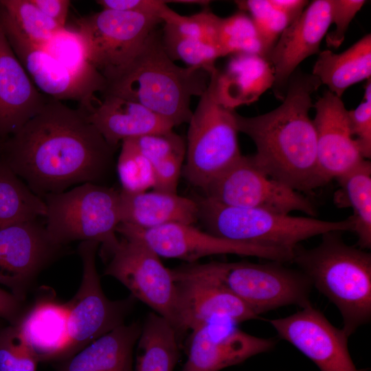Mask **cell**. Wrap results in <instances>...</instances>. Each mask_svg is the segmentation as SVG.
I'll return each mask as SVG.
<instances>
[{"label":"cell","mask_w":371,"mask_h":371,"mask_svg":"<svg viewBox=\"0 0 371 371\" xmlns=\"http://www.w3.org/2000/svg\"><path fill=\"white\" fill-rule=\"evenodd\" d=\"M117 149L79 108L50 98L36 115L2 141L0 159L43 199L82 183L103 184Z\"/></svg>","instance_id":"1"},{"label":"cell","mask_w":371,"mask_h":371,"mask_svg":"<svg viewBox=\"0 0 371 371\" xmlns=\"http://www.w3.org/2000/svg\"><path fill=\"white\" fill-rule=\"evenodd\" d=\"M321 85L314 75L295 71L279 106L254 117L235 113L238 132L256 146L251 155L256 164L300 192L326 185L317 166L316 132L309 116L313 107L311 95Z\"/></svg>","instance_id":"2"},{"label":"cell","mask_w":371,"mask_h":371,"mask_svg":"<svg viewBox=\"0 0 371 371\" xmlns=\"http://www.w3.org/2000/svg\"><path fill=\"white\" fill-rule=\"evenodd\" d=\"M105 80L101 94L137 102L176 126L189 123L191 98L203 95L210 74L176 65L164 49L161 31L156 29L133 59Z\"/></svg>","instance_id":"3"},{"label":"cell","mask_w":371,"mask_h":371,"mask_svg":"<svg viewBox=\"0 0 371 371\" xmlns=\"http://www.w3.org/2000/svg\"><path fill=\"white\" fill-rule=\"evenodd\" d=\"M295 263L312 286L338 308L348 337L371 319V254L347 245L341 232L322 235L319 245L293 249Z\"/></svg>","instance_id":"4"},{"label":"cell","mask_w":371,"mask_h":371,"mask_svg":"<svg viewBox=\"0 0 371 371\" xmlns=\"http://www.w3.org/2000/svg\"><path fill=\"white\" fill-rule=\"evenodd\" d=\"M170 271L173 278H207L218 282L258 317L283 306L303 308L311 303L313 286L309 279L298 269L287 267L279 261L194 262Z\"/></svg>","instance_id":"5"},{"label":"cell","mask_w":371,"mask_h":371,"mask_svg":"<svg viewBox=\"0 0 371 371\" xmlns=\"http://www.w3.org/2000/svg\"><path fill=\"white\" fill-rule=\"evenodd\" d=\"M43 200L46 207L45 229L55 245L63 247L74 241H96L104 260H108L117 247L120 190L104 184L86 183Z\"/></svg>","instance_id":"6"},{"label":"cell","mask_w":371,"mask_h":371,"mask_svg":"<svg viewBox=\"0 0 371 371\" xmlns=\"http://www.w3.org/2000/svg\"><path fill=\"white\" fill-rule=\"evenodd\" d=\"M206 232L232 241L293 251L300 242L328 232L353 230L350 216L338 221L295 216L255 208L223 205L205 196L196 200Z\"/></svg>","instance_id":"7"},{"label":"cell","mask_w":371,"mask_h":371,"mask_svg":"<svg viewBox=\"0 0 371 371\" xmlns=\"http://www.w3.org/2000/svg\"><path fill=\"white\" fill-rule=\"evenodd\" d=\"M216 68L188 123L183 174L204 191L242 156L236 111L224 106L216 93Z\"/></svg>","instance_id":"8"},{"label":"cell","mask_w":371,"mask_h":371,"mask_svg":"<svg viewBox=\"0 0 371 371\" xmlns=\"http://www.w3.org/2000/svg\"><path fill=\"white\" fill-rule=\"evenodd\" d=\"M162 20L155 16L102 10L78 19L87 58L104 78L128 64Z\"/></svg>","instance_id":"9"},{"label":"cell","mask_w":371,"mask_h":371,"mask_svg":"<svg viewBox=\"0 0 371 371\" xmlns=\"http://www.w3.org/2000/svg\"><path fill=\"white\" fill-rule=\"evenodd\" d=\"M99 243L80 242L82 277L74 297L67 302L68 337L61 359H68L102 335L124 324L133 297L113 301L104 293L96 267Z\"/></svg>","instance_id":"10"},{"label":"cell","mask_w":371,"mask_h":371,"mask_svg":"<svg viewBox=\"0 0 371 371\" xmlns=\"http://www.w3.org/2000/svg\"><path fill=\"white\" fill-rule=\"evenodd\" d=\"M203 192L204 196L223 205L283 214L299 211L311 217L317 215L315 205L307 197L269 176L251 156L242 155Z\"/></svg>","instance_id":"11"},{"label":"cell","mask_w":371,"mask_h":371,"mask_svg":"<svg viewBox=\"0 0 371 371\" xmlns=\"http://www.w3.org/2000/svg\"><path fill=\"white\" fill-rule=\"evenodd\" d=\"M108 260L104 275L121 282L177 331L175 282L160 257L141 240L121 236Z\"/></svg>","instance_id":"12"},{"label":"cell","mask_w":371,"mask_h":371,"mask_svg":"<svg viewBox=\"0 0 371 371\" xmlns=\"http://www.w3.org/2000/svg\"><path fill=\"white\" fill-rule=\"evenodd\" d=\"M117 233L146 243L159 257L194 263L199 259L218 254L254 256L281 262H291L293 251L239 243L204 232L192 225L170 223L142 229L120 223Z\"/></svg>","instance_id":"13"},{"label":"cell","mask_w":371,"mask_h":371,"mask_svg":"<svg viewBox=\"0 0 371 371\" xmlns=\"http://www.w3.org/2000/svg\"><path fill=\"white\" fill-rule=\"evenodd\" d=\"M278 337L311 359L319 371H359L349 352L348 336L313 304L269 320Z\"/></svg>","instance_id":"14"},{"label":"cell","mask_w":371,"mask_h":371,"mask_svg":"<svg viewBox=\"0 0 371 371\" xmlns=\"http://www.w3.org/2000/svg\"><path fill=\"white\" fill-rule=\"evenodd\" d=\"M40 219L0 229V284L19 300L31 280L63 248L51 242Z\"/></svg>","instance_id":"15"},{"label":"cell","mask_w":371,"mask_h":371,"mask_svg":"<svg viewBox=\"0 0 371 371\" xmlns=\"http://www.w3.org/2000/svg\"><path fill=\"white\" fill-rule=\"evenodd\" d=\"M0 23L14 54L42 93L60 101L85 103L99 92L63 66L44 46L29 39L1 7Z\"/></svg>","instance_id":"16"},{"label":"cell","mask_w":371,"mask_h":371,"mask_svg":"<svg viewBox=\"0 0 371 371\" xmlns=\"http://www.w3.org/2000/svg\"><path fill=\"white\" fill-rule=\"evenodd\" d=\"M173 280L177 333L214 322L236 324L260 317L217 281L198 277Z\"/></svg>","instance_id":"17"},{"label":"cell","mask_w":371,"mask_h":371,"mask_svg":"<svg viewBox=\"0 0 371 371\" xmlns=\"http://www.w3.org/2000/svg\"><path fill=\"white\" fill-rule=\"evenodd\" d=\"M330 25V0H315L283 31L267 58L273 71L271 89L276 98L284 100L297 66L320 52L321 42Z\"/></svg>","instance_id":"18"},{"label":"cell","mask_w":371,"mask_h":371,"mask_svg":"<svg viewBox=\"0 0 371 371\" xmlns=\"http://www.w3.org/2000/svg\"><path fill=\"white\" fill-rule=\"evenodd\" d=\"M313 107L317 166L326 184L352 170L365 159L351 133L348 111L341 98L326 90Z\"/></svg>","instance_id":"19"},{"label":"cell","mask_w":371,"mask_h":371,"mask_svg":"<svg viewBox=\"0 0 371 371\" xmlns=\"http://www.w3.org/2000/svg\"><path fill=\"white\" fill-rule=\"evenodd\" d=\"M230 323L214 322L192 331L188 359L181 371H218L272 350L273 338L258 337Z\"/></svg>","instance_id":"20"},{"label":"cell","mask_w":371,"mask_h":371,"mask_svg":"<svg viewBox=\"0 0 371 371\" xmlns=\"http://www.w3.org/2000/svg\"><path fill=\"white\" fill-rule=\"evenodd\" d=\"M31 80L0 23V139L17 132L49 100Z\"/></svg>","instance_id":"21"},{"label":"cell","mask_w":371,"mask_h":371,"mask_svg":"<svg viewBox=\"0 0 371 371\" xmlns=\"http://www.w3.org/2000/svg\"><path fill=\"white\" fill-rule=\"evenodd\" d=\"M78 108L115 148L125 139L170 131L174 127L143 105L114 95L102 94V100L95 97Z\"/></svg>","instance_id":"22"},{"label":"cell","mask_w":371,"mask_h":371,"mask_svg":"<svg viewBox=\"0 0 371 371\" xmlns=\"http://www.w3.org/2000/svg\"><path fill=\"white\" fill-rule=\"evenodd\" d=\"M121 223L149 229L170 223L192 225L198 221L196 200L176 193L153 190H120Z\"/></svg>","instance_id":"23"},{"label":"cell","mask_w":371,"mask_h":371,"mask_svg":"<svg viewBox=\"0 0 371 371\" xmlns=\"http://www.w3.org/2000/svg\"><path fill=\"white\" fill-rule=\"evenodd\" d=\"M274 76L268 60L258 55L234 54L225 69H218L216 93L225 107L235 108L257 101L273 85Z\"/></svg>","instance_id":"24"},{"label":"cell","mask_w":371,"mask_h":371,"mask_svg":"<svg viewBox=\"0 0 371 371\" xmlns=\"http://www.w3.org/2000/svg\"><path fill=\"white\" fill-rule=\"evenodd\" d=\"M68 308L53 297L38 300L15 326L39 361L61 359L68 337Z\"/></svg>","instance_id":"25"},{"label":"cell","mask_w":371,"mask_h":371,"mask_svg":"<svg viewBox=\"0 0 371 371\" xmlns=\"http://www.w3.org/2000/svg\"><path fill=\"white\" fill-rule=\"evenodd\" d=\"M141 330L137 323L123 324L67 359L58 371H131L133 350Z\"/></svg>","instance_id":"26"},{"label":"cell","mask_w":371,"mask_h":371,"mask_svg":"<svg viewBox=\"0 0 371 371\" xmlns=\"http://www.w3.org/2000/svg\"><path fill=\"white\" fill-rule=\"evenodd\" d=\"M313 75L328 91L341 98L354 84L371 76V35L368 34L348 49L336 54L326 49L318 54Z\"/></svg>","instance_id":"27"},{"label":"cell","mask_w":371,"mask_h":371,"mask_svg":"<svg viewBox=\"0 0 371 371\" xmlns=\"http://www.w3.org/2000/svg\"><path fill=\"white\" fill-rule=\"evenodd\" d=\"M339 189L335 203L339 207H351L353 230L360 249L371 248V164L365 159L358 166L337 179Z\"/></svg>","instance_id":"28"},{"label":"cell","mask_w":371,"mask_h":371,"mask_svg":"<svg viewBox=\"0 0 371 371\" xmlns=\"http://www.w3.org/2000/svg\"><path fill=\"white\" fill-rule=\"evenodd\" d=\"M177 333L166 319L149 313L137 340L135 371H172L179 356Z\"/></svg>","instance_id":"29"},{"label":"cell","mask_w":371,"mask_h":371,"mask_svg":"<svg viewBox=\"0 0 371 371\" xmlns=\"http://www.w3.org/2000/svg\"><path fill=\"white\" fill-rule=\"evenodd\" d=\"M45 214L44 201L0 159V229Z\"/></svg>","instance_id":"30"},{"label":"cell","mask_w":371,"mask_h":371,"mask_svg":"<svg viewBox=\"0 0 371 371\" xmlns=\"http://www.w3.org/2000/svg\"><path fill=\"white\" fill-rule=\"evenodd\" d=\"M47 51L63 66L102 93L106 80L89 63L83 43L74 30L66 27L57 32L44 45Z\"/></svg>","instance_id":"31"},{"label":"cell","mask_w":371,"mask_h":371,"mask_svg":"<svg viewBox=\"0 0 371 371\" xmlns=\"http://www.w3.org/2000/svg\"><path fill=\"white\" fill-rule=\"evenodd\" d=\"M161 41L172 60L183 61L188 67L203 69L209 74L216 68V59L223 56L217 45L182 36L166 24L161 30Z\"/></svg>","instance_id":"32"},{"label":"cell","mask_w":371,"mask_h":371,"mask_svg":"<svg viewBox=\"0 0 371 371\" xmlns=\"http://www.w3.org/2000/svg\"><path fill=\"white\" fill-rule=\"evenodd\" d=\"M217 41L223 56L254 54L265 58V50L255 24L247 13L238 12L221 18Z\"/></svg>","instance_id":"33"},{"label":"cell","mask_w":371,"mask_h":371,"mask_svg":"<svg viewBox=\"0 0 371 371\" xmlns=\"http://www.w3.org/2000/svg\"><path fill=\"white\" fill-rule=\"evenodd\" d=\"M0 7L29 39L40 45H45L64 28L44 14L30 0H1Z\"/></svg>","instance_id":"34"},{"label":"cell","mask_w":371,"mask_h":371,"mask_svg":"<svg viewBox=\"0 0 371 371\" xmlns=\"http://www.w3.org/2000/svg\"><path fill=\"white\" fill-rule=\"evenodd\" d=\"M235 3L240 10L250 14L267 59L283 31L291 23L289 19L273 6L270 0H243Z\"/></svg>","instance_id":"35"},{"label":"cell","mask_w":371,"mask_h":371,"mask_svg":"<svg viewBox=\"0 0 371 371\" xmlns=\"http://www.w3.org/2000/svg\"><path fill=\"white\" fill-rule=\"evenodd\" d=\"M116 168L122 190L135 192L153 188L152 165L131 139L122 142Z\"/></svg>","instance_id":"36"},{"label":"cell","mask_w":371,"mask_h":371,"mask_svg":"<svg viewBox=\"0 0 371 371\" xmlns=\"http://www.w3.org/2000/svg\"><path fill=\"white\" fill-rule=\"evenodd\" d=\"M161 20L164 24L182 36L201 40L218 47L217 36L221 17L207 10L191 16H182L169 8L162 16Z\"/></svg>","instance_id":"37"},{"label":"cell","mask_w":371,"mask_h":371,"mask_svg":"<svg viewBox=\"0 0 371 371\" xmlns=\"http://www.w3.org/2000/svg\"><path fill=\"white\" fill-rule=\"evenodd\" d=\"M38 362L16 326L0 331V371H36Z\"/></svg>","instance_id":"38"},{"label":"cell","mask_w":371,"mask_h":371,"mask_svg":"<svg viewBox=\"0 0 371 371\" xmlns=\"http://www.w3.org/2000/svg\"><path fill=\"white\" fill-rule=\"evenodd\" d=\"M141 154L153 166L174 155H186L183 139L172 131L131 138Z\"/></svg>","instance_id":"39"},{"label":"cell","mask_w":371,"mask_h":371,"mask_svg":"<svg viewBox=\"0 0 371 371\" xmlns=\"http://www.w3.org/2000/svg\"><path fill=\"white\" fill-rule=\"evenodd\" d=\"M351 133L365 159L371 157V81L365 89L364 100L354 110L348 111Z\"/></svg>","instance_id":"40"},{"label":"cell","mask_w":371,"mask_h":371,"mask_svg":"<svg viewBox=\"0 0 371 371\" xmlns=\"http://www.w3.org/2000/svg\"><path fill=\"white\" fill-rule=\"evenodd\" d=\"M364 0H330L331 24L335 30L326 34L328 47L338 48L343 43L350 22L366 3Z\"/></svg>","instance_id":"41"},{"label":"cell","mask_w":371,"mask_h":371,"mask_svg":"<svg viewBox=\"0 0 371 371\" xmlns=\"http://www.w3.org/2000/svg\"><path fill=\"white\" fill-rule=\"evenodd\" d=\"M186 155H174L153 166V190L176 193Z\"/></svg>","instance_id":"42"},{"label":"cell","mask_w":371,"mask_h":371,"mask_svg":"<svg viewBox=\"0 0 371 371\" xmlns=\"http://www.w3.org/2000/svg\"><path fill=\"white\" fill-rule=\"evenodd\" d=\"M169 1L163 0H98L96 3L102 10L131 12L153 15L161 19L163 14L169 8ZM163 22V21H162Z\"/></svg>","instance_id":"43"},{"label":"cell","mask_w":371,"mask_h":371,"mask_svg":"<svg viewBox=\"0 0 371 371\" xmlns=\"http://www.w3.org/2000/svg\"><path fill=\"white\" fill-rule=\"evenodd\" d=\"M44 14L54 20L63 27L65 23L69 10L68 0H30Z\"/></svg>","instance_id":"44"},{"label":"cell","mask_w":371,"mask_h":371,"mask_svg":"<svg viewBox=\"0 0 371 371\" xmlns=\"http://www.w3.org/2000/svg\"><path fill=\"white\" fill-rule=\"evenodd\" d=\"M20 300L0 288V317L14 321L19 311Z\"/></svg>","instance_id":"45"},{"label":"cell","mask_w":371,"mask_h":371,"mask_svg":"<svg viewBox=\"0 0 371 371\" xmlns=\"http://www.w3.org/2000/svg\"><path fill=\"white\" fill-rule=\"evenodd\" d=\"M273 6L285 14L291 23L294 21L308 4L304 0H270Z\"/></svg>","instance_id":"46"},{"label":"cell","mask_w":371,"mask_h":371,"mask_svg":"<svg viewBox=\"0 0 371 371\" xmlns=\"http://www.w3.org/2000/svg\"><path fill=\"white\" fill-rule=\"evenodd\" d=\"M1 143H2V140L0 139V148H1Z\"/></svg>","instance_id":"47"}]
</instances>
